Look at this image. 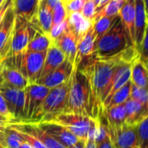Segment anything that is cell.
<instances>
[{"label":"cell","instance_id":"cell-1","mask_svg":"<svg viewBox=\"0 0 148 148\" xmlns=\"http://www.w3.org/2000/svg\"><path fill=\"white\" fill-rule=\"evenodd\" d=\"M65 112L89 116L95 120L102 112L101 107L94 97L87 76L78 66H75L71 75V85Z\"/></svg>","mask_w":148,"mask_h":148},{"label":"cell","instance_id":"cell-2","mask_svg":"<svg viewBox=\"0 0 148 148\" xmlns=\"http://www.w3.org/2000/svg\"><path fill=\"white\" fill-rule=\"evenodd\" d=\"M132 46L118 15L109 29L96 41L93 56L96 57L117 56Z\"/></svg>","mask_w":148,"mask_h":148},{"label":"cell","instance_id":"cell-3","mask_svg":"<svg viewBox=\"0 0 148 148\" xmlns=\"http://www.w3.org/2000/svg\"><path fill=\"white\" fill-rule=\"evenodd\" d=\"M70 85L71 77L66 82L50 88L32 122L45 121L60 113L65 112L68 106Z\"/></svg>","mask_w":148,"mask_h":148},{"label":"cell","instance_id":"cell-4","mask_svg":"<svg viewBox=\"0 0 148 148\" xmlns=\"http://www.w3.org/2000/svg\"><path fill=\"white\" fill-rule=\"evenodd\" d=\"M97 120L75 113L62 112L45 121L56 123L69 130L78 139L86 140L90 130L96 124Z\"/></svg>","mask_w":148,"mask_h":148},{"label":"cell","instance_id":"cell-5","mask_svg":"<svg viewBox=\"0 0 148 148\" xmlns=\"http://www.w3.org/2000/svg\"><path fill=\"white\" fill-rule=\"evenodd\" d=\"M46 52H33L25 50L16 60L12 62L5 60L3 62L16 68L29 83H36L40 78Z\"/></svg>","mask_w":148,"mask_h":148},{"label":"cell","instance_id":"cell-6","mask_svg":"<svg viewBox=\"0 0 148 148\" xmlns=\"http://www.w3.org/2000/svg\"><path fill=\"white\" fill-rule=\"evenodd\" d=\"M29 21H27L23 17L16 16L11 40H10V52L6 60L12 62L16 58H18L26 50L29 43Z\"/></svg>","mask_w":148,"mask_h":148},{"label":"cell","instance_id":"cell-7","mask_svg":"<svg viewBox=\"0 0 148 148\" xmlns=\"http://www.w3.org/2000/svg\"><path fill=\"white\" fill-rule=\"evenodd\" d=\"M49 89L50 88L38 83H29L27 85V87L24 88L25 91L24 121H33L45 97L47 96Z\"/></svg>","mask_w":148,"mask_h":148},{"label":"cell","instance_id":"cell-8","mask_svg":"<svg viewBox=\"0 0 148 148\" xmlns=\"http://www.w3.org/2000/svg\"><path fill=\"white\" fill-rule=\"evenodd\" d=\"M0 93L3 96L7 108L12 116L11 121H24V104L25 91L24 89H17L5 85L0 86Z\"/></svg>","mask_w":148,"mask_h":148},{"label":"cell","instance_id":"cell-9","mask_svg":"<svg viewBox=\"0 0 148 148\" xmlns=\"http://www.w3.org/2000/svg\"><path fill=\"white\" fill-rule=\"evenodd\" d=\"M8 126L18 132L29 134L42 142L48 148H66L59 143L56 140L51 137L44 130H42L36 122L20 121H10Z\"/></svg>","mask_w":148,"mask_h":148},{"label":"cell","instance_id":"cell-10","mask_svg":"<svg viewBox=\"0 0 148 148\" xmlns=\"http://www.w3.org/2000/svg\"><path fill=\"white\" fill-rule=\"evenodd\" d=\"M114 148H139L137 140V125L123 124L117 128H108Z\"/></svg>","mask_w":148,"mask_h":148},{"label":"cell","instance_id":"cell-11","mask_svg":"<svg viewBox=\"0 0 148 148\" xmlns=\"http://www.w3.org/2000/svg\"><path fill=\"white\" fill-rule=\"evenodd\" d=\"M74 64L68 60H65L60 66H58L52 72L42 78H40L36 83L43 85L49 88H56L66 82L72 75L74 70Z\"/></svg>","mask_w":148,"mask_h":148},{"label":"cell","instance_id":"cell-12","mask_svg":"<svg viewBox=\"0 0 148 148\" xmlns=\"http://www.w3.org/2000/svg\"><path fill=\"white\" fill-rule=\"evenodd\" d=\"M15 16V13L11 7L0 23V63L6 60L9 56Z\"/></svg>","mask_w":148,"mask_h":148},{"label":"cell","instance_id":"cell-13","mask_svg":"<svg viewBox=\"0 0 148 148\" xmlns=\"http://www.w3.org/2000/svg\"><path fill=\"white\" fill-rule=\"evenodd\" d=\"M131 66H132V63H128V62H121L117 66V68L114 70L112 80L106 90L104 100L101 104V108L109 101V99L113 96V95L116 91H118L127 82L130 81Z\"/></svg>","mask_w":148,"mask_h":148},{"label":"cell","instance_id":"cell-14","mask_svg":"<svg viewBox=\"0 0 148 148\" xmlns=\"http://www.w3.org/2000/svg\"><path fill=\"white\" fill-rule=\"evenodd\" d=\"M147 32V0H135L134 47L139 53L143 38Z\"/></svg>","mask_w":148,"mask_h":148},{"label":"cell","instance_id":"cell-15","mask_svg":"<svg viewBox=\"0 0 148 148\" xmlns=\"http://www.w3.org/2000/svg\"><path fill=\"white\" fill-rule=\"evenodd\" d=\"M36 123L42 130H44L66 148L73 146L80 140L69 130L56 123L50 121H40Z\"/></svg>","mask_w":148,"mask_h":148},{"label":"cell","instance_id":"cell-16","mask_svg":"<svg viewBox=\"0 0 148 148\" xmlns=\"http://www.w3.org/2000/svg\"><path fill=\"white\" fill-rule=\"evenodd\" d=\"M1 85H5L17 89H24L29 84L21 72L14 66L3 62L0 63Z\"/></svg>","mask_w":148,"mask_h":148},{"label":"cell","instance_id":"cell-17","mask_svg":"<svg viewBox=\"0 0 148 148\" xmlns=\"http://www.w3.org/2000/svg\"><path fill=\"white\" fill-rule=\"evenodd\" d=\"M52 42L63 53L66 60L72 62L75 66V61L77 54L78 40L75 33L69 29V27L63 34L53 40Z\"/></svg>","mask_w":148,"mask_h":148},{"label":"cell","instance_id":"cell-18","mask_svg":"<svg viewBox=\"0 0 148 148\" xmlns=\"http://www.w3.org/2000/svg\"><path fill=\"white\" fill-rule=\"evenodd\" d=\"M96 44V36L93 29V23L88 31L78 40L77 54L75 61V66H78L82 61L94 55Z\"/></svg>","mask_w":148,"mask_h":148},{"label":"cell","instance_id":"cell-19","mask_svg":"<svg viewBox=\"0 0 148 148\" xmlns=\"http://www.w3.org/2000/svg\"><path fill=\"white\" fill-rule=\"evenodd\" d=\"M119 16L126 31L128 42L134 47L135 0H127L119 12Z\"/></svg>","mask_w":148,"mask_h":148},{"label":"cell","instance_id":"cell-20","mask_svg":"<svg viewBox=\"0 0 148 148\" xmlns=\"http://www.w3.org/2000/svg\"><path fill=\"white\" fill-rule=\"evenodd\" d=\"M29 23V40L27 46V51L46 52L49 49L51 40L42 29L33 22Z\"/></svg>","mask_w":148,"mask_h":148},{"label":"cell","instance_id":"cell-21","mask_svg":"<svg viewBox=\"0 0 148 148\" xmlns=\"http://www.w3.org/2000/svg\"><path fill=\"white\" fill-rule=\"evenodd\" d=\"M53 10L49 6L47 0H39L35 16L29 22L35 23L42 32L49 34L52 26Z\"/></svg>","mask_w":148,"mask_h":148},{"label":"cell","instance_id":"cell-22","mask_svg":"<svg viewBox=\"0 0 148 148\" xmlns=\"http://www.w3.org/2000/svg\"><path fill=\"white\" fill-rule=\"evenodd\" d=\"M126 108V124L136 126L141 120L147 116L148 106H145L140 102L129 98L125 102Z\"/></svg>","mask_w":148,"mask_h":148},{"label":"cell","instance_id":"cell-23","mask_svg":"<svg viewBox=\"0 0 148 148\" xmlns=\"http://www.w3.org/2000/svg\"><path fill=\"white\" fill-rule=\"evenodd\" d=\"M65 60L66 58L63 53L51 42L46 52V56H45V60H44V63H43V67L41 72L40 78H42L48 74H49L50 72H52L58 66H60Z\"/></svg>","mask_w":148,"mask_h":148},{"label":"cell","instance_id":"cell-24","mask_svg":"<svg viewBox=\"0 0 148 148\" xmlns=\"http://www.w3.org/2000/svg\"><path fill=\"white\" fill-rule=\"evenodd\" d=\"M69 27L75 33L77 40H79L91 27L93 22L84 17L81 12H72L68 15Z\"/></svg>","mask_w":148,"mask_h":148},{"label":"cell","instance_id":"cell-25","mask_svg":"<svg viewBox=\"0 0 148 148\" xmlns=\"http://www.w3.org/2000/svg\"><path fill=\"white\" fill-rule=\"evenodd\" d=\"M102 114L107 121L108 128H117L126 123L125 103L102 110Z\"/></svg>","mask_w":148,"mask_h":148},{"label":"cell","instance_id":"cell-26","mask_svg":"<svg viewBox=\"0 0 148 148\" xmlns=\"http://www.w3.org/2000/svg\"><path fill=\"white\" fill-rule=\"evenodd\" d=\"M39 0H12V9L16 16L30 21L35 16Z\"/></svg>","mask_w":148,"mask_h":148},{"label":"cell","instance_id":"cell-27","mask_svg":"<svg viewBox=\"0 0 148 148\" xmlns=\"http://www.w3.org/2000/svg\"><path fill=\"white\" fill-rule=\"evenodd\" d=\"M130 81L139 88L147 87V65L144 64L139 58L132 63Z\"/></svg>","mask_w":148,"mask_h":148},{"label":"cell","instance_id":"cell-28","mask_svg":"<svg viewBox=\"0 0 148 148\" xmlns=\"http://www.w3.org/2000/svg\"><path fill=\"white\" fill-rule=\"evenodd\" d=\"M23 141L19 133L9 126L0 134V142L4 148H19Z\"/></svg>","mask_w":148,"mask_h":148},{"label":"cell","instance_id":"cell-29","mask_svg":"<svg viewBox=\"0 0 148 148\" xmlns=\"http://www.w3.org/2000/svg\"><path fill=\"white\" fill-rule=\"evenodd\" d=\"M130 90H131V81L127 82L122 88L116 91L109 101L102 107V110L111 108L114 106L124 104L130 98Z\"/></svg>","mask_w":148,"mask_h":148},{"label":"cell","instance_id":"cell-30","mask_svg":"<svg viewBox=\"0 0 148 148\" xmlns=\"http://www.w3.org/2000/svg\"><path fill=\"white\" fill-rule=\"evenodd\" d=\"M126 1L127 0H111L104 8L95 13L94 21L101 16H117Z\"/></svg>","mask_w":148,"mask_h":148},{"label":"cell","instance_id":"cell-31","mask_svg":"<svg viewBox=\"0 0 148 148\" xmlns=\"http://www.w3.org/2000/svg\"><path fill=\"white\" fill-rule=\"evenodd\" d=\"M115 17L116 16H101L93 22V29L96 36V41L109 29V28L114 22Z\"/></svg>","mask_w":148,"mask_h":148},{"label":"cell","instance_id":"cell-32","mask_svg":"<svg viewBox=\"0 0 148 148\" xmlns=\"http://www.w3.org/2000/svg\"><path fill=\"white\" fill-rule=\"evenodd\" d=\"M137 140L139 148H148V116L137 125Z\"/></svg>","mask_w":148,"mask_h":148},{"label":"cell","instance_id":"cell-33","mask_svg":"<svg viewBox=\"0 0 148 148\" xmlns=\"http://www.w3.org/2000/svg\"><path fill=\"white\" fill-rule=\"evenodd\" d=\"M130 98L140 102L145 106H148L147 88H139L131 82Z\"/></svg>","mask_w":148,"mask_h":148},{"label":"cell","instance_id":"cell-34","mask_svg":"<svg viewBox=\"0 0 148 148\" xmlns=\"http://www.w3.org/2000/svg\"><path fill=\"white\" fill-rule=\"evenodd\" d=\"M68 17V12L63 3L61 1L54 9H53V16H52V26L57 25L65 20ZM51 26V27H52Z\"/></svg>","mask_w":148,"mask_h":148},{"label":"cell","instance_id":"cell-35","mask_svg":"<svg viewBox=\"0 0 148 148\" xmlns=\"http://www.w3.org/2000/svg\"><path fill=\"white\" fill-rule=\"evenodd\" d=\"M69 28V21H68V17L63 20L62 23H60L57 25L52 26L48 36L49 37V39L51 40V42L53 40H55L56 38H57L58 36H60L62 34H63Z\"/></svg>","mask_w":148,"mask_h":148},{"label":"cell","instance_id":"cell-36","mask_svg":"<svg viewBox=\"0 0 148 148\" xmlns=\"http://www.w3.org/2000/svg\"><path fill=\"white\" fill-rule=\"evenodd\" d=\"M95 12H96V6L94 3L93 0H87L86 3H84L82 10L81 11L82 15L89 19L90 21L94 22L95 16Z\"/></svg>","mask_w":148,"mask_h":148},{"label":"cell","instance_id":"cell-37","mask_svg":"<svg viewBox=\"0 0 148 148\" xmlns=\"http://www.w3.org/2000/svg\"><path fill=\"white\" fill-rule=\"evenodd\" d=\"M87 0H69L67 2L64 6L68 12V15L72 12H81L82 7Z\"/></svg>","mask_w":148,"mask_h":148},{"label":"cell","instance_id":"cell-38","mask_svg":"<svg viewBox=\"0 0 148 148\" xmlns=\"http://www.w3.org/2000/svg\"><path fill=\"white\" fill-rule=\"evenodd\" d=\"M18 133L20 134L21 138L23 139V140L27 142L28 144H29L33 148H48L46 147L42 142H40L38 140L34 138L33 136H31L29 134H24V133H21V132H18Z\"/></svg>","mask_w":148,"mask_h":148},{"label":"cell","instance_id":"cell-39","mask_svg":"<svg viewBox=\"0 0 148 148\" xmlns=\"http://www.w3.org/2000/svg\"><path fill=\"white\" fill-rule=\"evenodd\" d=\"M97 127H98V120H97L96 124L90 130V132L85 140V147L84 148H96L95 138H96V134H97Z\"/></svg>","mask_w":148,"mask_h":148},{"label":"cell","instance_id":"cell-40","mask_svg":"<svg viewBox=\"0 0 148 148\" xmlns=\"http://www.w3.org/2000/svg\"><path fill=\"white\" fill-rule=\"evenodd\" d=\"M0 114L10 119V121H12V116H11L8 108H7V104L5 102V100H4V98L1 93H0Z\"/></svg>","mask_w":148,"mask_h":148},{"label":"cell","instance_id":"cell-41","mask_svg":"<svg viewBox=\"0 0 148 148\" xmlns=\"http://www.w3.org/2000/svg\"><path fill=\"white\" fill-rule=\"evenodd\" d=\"M11 7H12V0H3V2L0 4V23L2 22L7 11Z\"/></svg>","mask_w":148,"mask_h":148},{"label":"cell","instance_id":"cell-42","mask_svg":"<svg viewBox=\"0 0 148 148\" xmlns=\"http://www.w3.org/2000/svg\"><path fill=\"white\" fill-rule=\"evenodd\" d=\"M10 121V119L0 114V134H2L4 131V129L6 128V127L8 126Z\"/></svg>","mask_w":148,"mask_h":148},{"label":"cell","instance_id":"cell-43","mask_svg":"<svg viewBox=\"0 0 148 148\" xmlns=\"http://www.w3.org/2000/svg\"><path fill=\"white\" fill-rule=\"evenodd\" d=\"M93 1L96 6V12H97V11L101 10L102 8H104L111 0H93Z\"/></svg>","mask_w":148,"mask_h":148},{"label":"cell","instance_id":"cell-44","mask_svg":"<svg viewBox=\"0 0 148 148\" xmlns=\"http://www.w3.org/2000/svg\"><path fill=\"white\" fill-rule=\"evenodd\" d=\"M85 140H86L80 139L75 144H74L73 146H71V147L67 148H84L85 147Z\"/></svg>","mask_w":148,"mask_h":148},{"label":"cell","instance_id":"cell-45","mask_svg":"<svg viewBox=\"0 0 148 148\" xmlns=\"http://www.w3.org/2000/svg\"><path fill=\"white\" fill-rule=\"evenodd\" d=\"M62 0H47V3L49 4V6L53 10Z\"/></svg>","mask_w":148,"mask_h":148},{"label":"cell","instance_id":"cell-46","mask_svg":"<svg viewBox=\"0 0 148 148\" xmlns=\"http://www.w3.org/2000/svg\"><path fill=\"white\" fill-rule=\"evenodd\" d=\"M19 148H33L29 144H28L27 142H25V141H23V143L20 145V147Z\"/></svg>","mask_w":148,"mask_h":148},{"label":"cell","instance_id":"cell-47","mask_svg":"<svg viewBox=\"0 0 148 148\" xmlns=\"http://www.w3.org/2000/svg\"><path fill=\"white\" fill-rule=\"evenodd\" d=\"M0 148H4V147H3V145L1 144V142H0Z\"/></svg>","mask_w":148,"mask_h":148},{"label":"cell","instance_id":"cell-48","mask_svg":"<svg viewBox=\"0 0 148 148\" xmlns=\"http://www.w3.org/2000/svg\"><path fill=\"white\" fill-rule=\"evenodd\" d=\"M3 2V0H0V4H1V3H2Z\"/></svg>","mask_w":148,"mask_h":148},{"label":"cell","instance_id":"cell-49","mask_svg":"<svg viewBox=\"0 0 148 148\" xmlns=\"http://www.w3.org/2000/svg\"><path fill=\"white\" fill-rule=\"evenodd\" d=\"M0 86H1V80H0Z\"/></svg>","mask_w":148,"mask_h":148}]
</instances>
